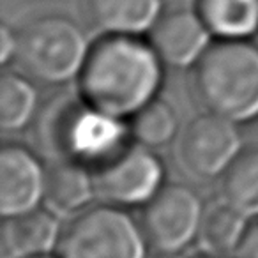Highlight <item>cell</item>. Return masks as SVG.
Masks as SVG:
<instances>
[{
	"mask_svg": "<svg viewBox=\"0 0 258 258\" xmlns=\"http://www.w3.org/2000/svg\"><path fill=\"white\" fill-rule=\"evenodd\" d=\"M16 50H18V34L4 25L0 29V62L8 64L11 58H16Z\"/></svg>",
	"mask_w": 258,
	"mask_h": 258,
	"instance_id": "obj_19",
	"label": "cell"
},
{
	"mask_svg": "<svg viewBox=\"0 0 258 258\" xmlns=\"http://www.w3.org/2000/svg\"><path fill=\"white\" fill-rule=\"evenodd\" d=\"M57 235V219L44 211H30L9 218L2 230L4 249L13 258L44 256L53 249Z\"/></svg>",
	"mask_w": 258,
	"mask_h": 258,
	"instance_id": "obj_12",
	"label": "cell"
},
{
	"mask_svg": "<svg viewBox=\"0 0 258 258\" xmlns=\"http://www.w3.org/2000/svg\"><path fill=\"white\" fill-rule=\"evenodd\" d=\"M197 13L219 39H247L258 30V0H198Z\"/></svg>",
	"mask_w": 258,
	"mask_h": 258,
	"instance_id": "obj_14",
	"label": "cell"
},
{
	"mask_svg": "<svg viewBox=\"0 0 258 258\" xmlns=\"http://www.w3.org/2000/svg\"><path fill=\"white\" fill-rule=\"evenodd\" d=\"M198 258H223V256H198Z\"/></svg>",
	"mask_w": 258,
	"mask_h": 258,
	"instance_id": "obj_22",
	"label": "cell"
},
{
	"mask_svg": "<svg viewBox=\"0 0 258 258\" xmlns=\"http://www.w3.org/2000/svg\"><path fill=\"white\" fill-rule=\"evenodd\" d=\"M237 253L239 258H258V221L246 230Z\"/></svg>",
	"mask_w": 258,
	"mask_h": 258,
	"instance_id": "obj_20",
	"label": "cell"
},
{
	"mask_svg": "<svg viewBox=\"0 0 258 258\" xmlns=\"http://www.w3.org/2000/svg\"><path fill=\"white\" fill-rule=\"evenodd\" d=\"M191 85L205 111L230 122L258 117V46L246 39H219L195 62Z\"/></svg>",
	"mask_w": 258,
	"mask_h": 258,
	"instance_id": "obj_2",
	"label": "cell"
},
{
	"mask_svg": "<svg viewBox=\"0 0 258 258\" xmlns=\"http://www.w3.org/2000/svg\"><path fill=\"white\" fill-rule=\"evenodd\" d=\"M131 133L122 118L97 110L85 99H71L57 110L51 138L64 159L99 166L127 145Z\"/></svg>",
	"mask_w": 258,
	"mask_h": 258,
	"instance_id": "obj_5",
	"label": "cell"
},
{
	"mask_svg": "<svg viewBox=\"0 0 258 258\" xmlns=\"http://www.w3.org/2000/svg\"><path fill=\"white\" fill-rule=\"evenodd\" d=\"M37 106V92L27 78L4 73L0 78V125L6 131L23 129Z\"/></svg>",
	"mask_w": 258,
	"mask_h": 258,
	"instance_id": "obj_16",
	"label": "cell"
},
{
	"mask_svg": "<svg viewBox=\"0 0 258 258\" xmlns=\"http://www.w3.org/2000/svg\"><path fill=\"white\" fill-rule=\"evenodd\" d=\"M46 172L39 159L22 145L0 151V212L15 218L34 211L44 197Z\"/></svg>",
	"mask_w": 258,
	"mask_h": 258,
	"instance_id": "obj_9",
	"label": "cell"
},
{
	"mask_svg": "<svg viewBox=\"0 0 258 258\" xmlns=\"http://www.w3.org/2000/svg\"><path fill=\"white\" fill-rule=\"evenodd\" d=\"M89 44L83 30L60 15H44L27 23L18 34L16 58L30 76L62 83L80 75Z\"/></svg>",
	"mask_w": 258,
	"mask_h": 258,
	"instance_id": "obj_3",
	"label": "cell"
},
{
	"mask_svg": "<svg viewBox=\"0 0 258 258\" xmlns=\"http://www.w3.org/2000/svg\"><path fill=\"white\" fill-rule=\"evenodd\" d=\"M239 152L240 137L235 122L209 111L184 127L177 144L180 166L197 179H214L225 173Z\"/></svg>",
	"mask_w": 258,
	"mask_h": 258,
	"instance_id": "obj_7",
	"label": "cell"
},
{
	"mask_svg": "<svg viewBox=\"0 0 258 258\" xmlns=\"http://www.w3.org/2000/svg\"><path fill=\"white\" fill-rule=\"evenodd\" d=\"M246 230L244 214L232 207L228 202L212 207L204 216V223H202L205 242L221 254H228L239 249Z\"/></svg>",
	"mask_w": 258,
	"mask_h": 258,
	"instance_id": "obj_18",
	"label": "cell"
},
{
	"mask_svg": "<svg viewBox=\"0 0 258 258\" xmlns=\"http://www.w3.org/2000/svg\"><path fill=\"white\" fill-rule=\"evenodd\" d=\"M96 182L87 165L73 159H60L46 172L44 198L58 212H75L87 205Z\"/></svg>",
	"mask_w": 258,
	"mask_h": 258,
	"instance_id": "obj_13",
	"label": "cell"
},
{
	"mask_svg": "<svg viewBox=\"0 0 258 258\" xmlns=\"http://www.w3.org/2000/svg\"><path fill=\"white\" fill-rule=\"evenodd\" d=\"M161 0H85L87 16L104 34L140 36L161 16Z\"/></svg>",
	"mask_w": 258,
	"mask_h": 258,
	"instance_id": "obj_11",
	"label": "cell"
},
{
	"mask_svg": "<svg viewBox=\"0 0 258 258\" xmlns=\"http://www.w3.org/2000/svg\"><path fill=\"white\" fill-rule=\"evenodd\" d=\"M131 137L149 149L166 145L177 131V115L168 103L152 99L131 117Z\"/></svg>",
	"mask_w": 258,
	"mask_h": 258,
	"instance_id": "obj_17",
	"label": "cell"
},
{
	"mask_svg": "<svg viewBox=\"0 0 258 258\" xmlns=\"http://www.w3.org/2000/svg\"><path fill=\"white\" fill-rule=\"evenodd\" d=\"M58 258H145L144 232L111 205L76 214L58 237Z\"/></svg>",
	"mask_w": 258,
	"mask_h": 258,
	"instance_id": "obj_4",
	"label": "cell"
},
{
	"mask_svg": "<svg viewBox=\"0 0 258 258\" xmlns=\"http://www.w3.org/2000/svg\"><path fill=\"white\" fill-rule=\"evenodd\" d=\"M36 258H48V256H36Z\"/></svg>",
	"mask_w": 258,
	"mask_h": 258,
	"instance_id": "obj_23",
	"label": "cell"
},
{
	"mask_svg": "<svg viewBox=\"0 0 258 258\" xmlns=\"http://www.w3.org/2000/svg\"><path fill=\"white\" fill-rule=\"evenodd\" d=\"M211 30L198 13L173 9L161 15L151 29V44L166 64L184 68L195 64L209 46Z\"/></svg>",
	"mask_w": 258,
	"mask_h": 258,
	"instance_id": "obj_10",
	"label": "cell"
},
{
	"mask_svg": "<svg viewBox=\"0 0 258 258\" xmlns=\"http://www.w3.org/2000/svg\"><path fill=\"white\" fill-rule=\"evenodd\" d=\"M161 161L145 145H125L103 165L96 166V191L111 204H147L159 191Z\"/></svg>",
	"mask_w": 258,
	"mask_h": 258,
	"instance_id": "obj_8",
	"label": "cell"
},
{
	"mask_svg": "<svg viewBox=\"0 0 258 258\" xmlns=\"http://www.w3.org/2000/svg\"><path fill=\"white\" fill-rule=\"evenodd\" d=\"M161 58L138 36L106 34L89 48L80 71V92L89 104L117 118L133 117L156 99Z\"/></svg>",
	"mask_w": 258,
	"mask_h": 258,
	"instance_id": "obj_1",
	"label": "cell"
},
{
	"mask_svg": "<svg viewBox=\"0 0 258 258\" xmlns=\"http://www.w3.org/2000/svg\"><path fill=\"white\" fill-rule=\"evenodd\" d=\"M204 223L202 200L184 184H168L145 204L142 232L158 251H180L193 242Z\"/></svg>",
	"mask_w": 258,
	"mask_h": 258,
	"instance_id": "obj_6",
	"label": "cell"
},
{
	"mask_svg": "<svg viewBox=\"0 0 258 258\" xmlns=\"http://www.w3.org/2000/svg\"><path fill=\"white\" fill-rule=\"evenodd\" d=\"M152 258H184L180 251H158L152 254Z\"/></svg>",
	"mask_w": 258,
	"mask_h": 258,
	"instance_id": "obj_21",
	"label": "cell"
},
{
	"mask_svg": "<svg viewBox=\"0 0 258 258\" xmlns=\"http://www.w3.org/2000/svg\"><path fill=\"white\" fill-rule=\"evenodd\" d=\"M223 195L244 216L258 214V147L240 151L223 173Z\"/></svg>",
	"mask_w": 258,
	"mask_h": 258,
	"instance_id": "obj_15",
	"label": "cell"
}]
</instances>
